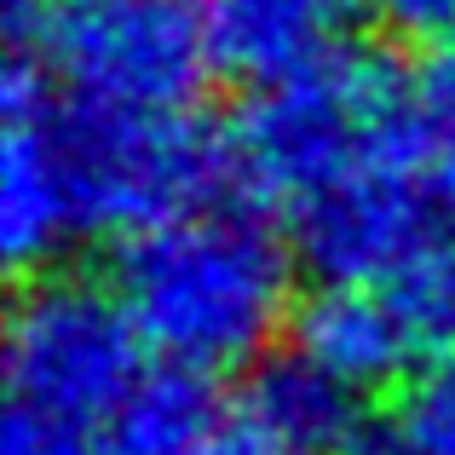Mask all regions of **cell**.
I'll return each instance as SVG.
<instances>
[{"label":"cell","instance_id":"obj_12","mask_svg":"<svg viewBox=\"0 0 455 455\" xmlns=\"http://www.w3.org/2000/svg\"><path fill=\"white\" fill-rule=\"evenodd\" d=\"M415 127L427 162L455 179V46H438L415 69Z\"/></svg>","mask_w":455,"mask_h":455},{"label":"cell","instance_id":"obj_11","mask_svg":"<svg viewBox=\"0 0 455 455\" xmlns=\"http://www.w3.org/2000/svg\"><path fill=\"white\" fill-rule=\"evenodd\" d=\"M375 455H455V363L403 380L392 415L375 421Z\"/></svg>","mask_w":455,"mask_h":455},{"label":"cell","instance_id":"obj_16","mask_svg":"<svg viewBox=\"0 0 455 455\" xmlns=\"http://www.w3.org/2000/svg\"><path fill=\"white\" fill-rule=\"evenodd\" d=\"M18 6H41V0H18ZM46 6H64V0H46Z\"/></svg>","mask_w":455,"mask_h":455},{"label":"cell","instance_id":"obj_4","mask_svg":"<svg viewBox=\"0 0 455 455\" xmlns=\"http://www.w3.org/2000/svg\"><path fill=\"white\" fill-rule=\"evenodd\" d=\"M29 46L52 87L110 110H190L220 76L202 0H64Z\"/></svg>","mask_w":455,"mask_h":455},{"label":"cell","instance_id":"obj_7","mask_svg":"<svg viewBox=\"0 0 455 455\" xmlns=\"http://www.w3.org/2000/svg\"><path fill=\"white\" fill-rule=\"evenodd\" d=\"M6 139H0V254L12 271H46V259L76 231V202H69L64 156L52 133V76L29 41L6 58Z\"/></svg>","mask_w":455,"mask_h":455},{"label":"cell","instance_id":"obj_10","mask_svg":"<svg viewBox=\"0 0 455 455\" xmlns=\"http://www.w3.org/2000/svg\"><path fill=\"white\" fill-rule=\"evenodd\" d=\"M231 403L213 392L208 369L167 363L145 369L110 415V455H208Z\"/></svg>","mask_w":455,"mask_h":455},{"label":"cell","instance_id":"obj_2","mask_svg":"<svg viewBox=\"0 0 455 455\" xmlns=\"http://www.w3.org/2000/svg\"><path fill=\"white\" fill-rule=\"evenodd\" d=\"M231 185L254 208H300L329 179L369 156L421 150L415 127V69L375 46H323L311 64L248 87L225 127Z\"/></svg>","mask_w":455,"mask_h":455},{"label":"cell","instance_id":"obj_14","mask_svg":"<svg viewBox=\"0 0 455 455\" xmlns=\"http://www.w3.org/2000/svg\"><path fill=\"white\" fill-rule=\"evenodd\" d=\"M375 12L403 35V41L455 46V0H375Z\"/></svg>","mask_w":455,"mask_h":455},{"label":"cell","instance_id":"obj_3","mask_svg":"<svg viewBox=\"0 0 455 455\" xmlns=\"http://www.w3.org/2000/svg\"><path fill=\"white\" fill-rule=\"evenodd\" d=\"M52 133L81 236H133L231 185L225 133L202 127L190 110H110L69 99L52 104Z\"/></svg>","mask_w":455,"mask_h":455},{"label":"cell","instance_id":"obj_6","mask_svg":"<svg viewBox=\"0 0 455 455\" xmlns=\"http://www.w3.org/2000/svg\"><path fill=\"white\" fill-rule=\"evenodd\" d=\"M289 220L294 254L323 283H387L455 231V179L410 150L369 156Z\"/></svg>","mask_w":455,"mask_h":455},{"label":"cell","instance_id":"obj_9","mask_svg":"<svg viewBox=\"0 0 455 455\" xmlns=\"http://www.w3.org/2000/svg\"><path fill=\"white\" fill-rule=\"evenodd\" d=\"M329 12L334 0H202L213 69L266 87L329 46Z\"/></svg>","mask_w":455,"mask_h":455},{"label":"cell","instance_id":"obj_17","mask_svg":"<svg viewBox=\"0 0 455 455\" xmlns=\"http://www.w3.org/2000/svg\"><path fill=\"white\" fill-rule=\"evenodd\" d=\"M334 6H340V0H334Z\"/></svg>","mask_w":455,"mask_h":455},{"label":"cell","instance_id":"obj_8","mask_svg":"<svg viewBox=\"0 0 455 455\" xmlns=\"http://www.w3.org/2000/svg\"><path fill=\"white\" fill-rule=\"evenodd\" d=\"M294 352H306L357 392L398 387L427 369L387 283H323L294 311Z\"/></svg>","mask_w":455,"mask_h":455},{"label":"cell","instance_id":"obj_13","mask_svg":"<svg viewBox=\"0 0 455 455\" xmlns=\"http://www.w3.org/2000/svg\"><path fill=\"white\" fill-rule=\"evenodd\" d=\"M0 455H110V450H99L87 421L35 410V403H12L6 427H0Z\"/></svg>","mask_w":455,"mask_h":455},{"label":"cell","instance_id":"obj_1","mask_svg":"<svg viewBox=\"0 0 455 455\" xmlns=\"http://www.w3.org/2000/svg\"><path fill=\"white\" fill-rule=\"evenodd\" d=\"M116 289L167 363L225 375L266 357L294 306V243L254 202H202L116 254Z\"/></svg>","mask_w":455,"mask_h":455},{"label":"cell","instance_id":"obj_15","mask_svg":"<svg viewBox=\"0 0 455 455\" xmlns=\"http://www.w3.org/2000/svg\"><path fill=\"white\" fill-rule=\"evenodd\" d=\"M208 455H289V444H283V438L271 433L243 398H236L231 410H225V427H220V438L208 444Z\"/></svg>","mask_w":455,"mask_h":455},{"label":"cell","instance_id":"obj_5","mask_svg":"<svg viewBox=\"0 0 455 455\" xmlns=\"http://www.w3.org/2000/svg\"><path fill=\"white\" fill-rule=\"evenodd\" d=\"M150 340L139 334L116 283H92L76 271H41L12 300L6 317V380L12 403L110 421L122 398L145 375Z\"/></svg>","mask_w":455,"mask_h":455}]
</instances>
